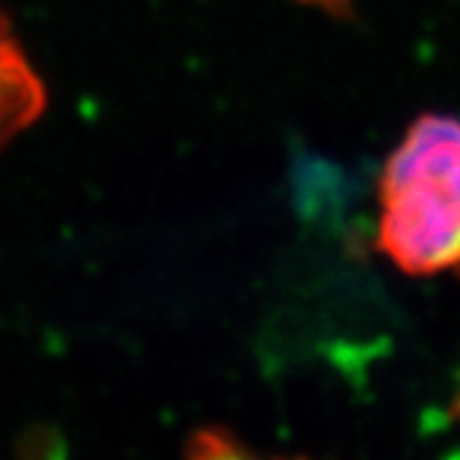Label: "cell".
Returning <instances> with one entry per match:
<instances>
[{
    "label": "cell",
    "mask_w": 460,
    "mask_h": 460,
    "mask_svg": "<svg viewBox=\"0 0 460 460\" xmlns=\"http://www.w3.org/2000/svg\"><path fill=\"white\" fill-rule=\"evenodd\" d=\"M381 253L410 277L460 266V120L425 113L378 181Z\"/></svg>",
    "instance_id": "obj_1"
},
{
    "label": "cell",
    "mask_w": 460,
    "mask_h": 460,
    "mask_svg": "<svg viewBox=\"0 0 460 460\" xmlns=\"http://www.w3.org/2000/svg\"><path fill=\"white\" fill-rule=\"evenodd\" d=\"M44 84L0 13V148L16 133L29 128L44 111Z\"/></svg>",
    "instance_id": "obj_2"
},
{
    "label": "cell",
    "mask_w": 460,
    "mask_h": 460,
    "mask_svg": "<svg viewBox=\"0 0 460 460\" xmlns=\"http://www.w3.org/2000/svg\"><path fill=\"white\" fill-rule=\"evenodd\" d=\"M305 3H320L330 11H345V0H305Z\"/></svg>",
    "instance_id": "obj_4"
},
{
    "label": "cell",
    "mask_w": 460,
    "mask_h": 460,
    "mask_svg": "<svg viewBox=\"0 0 460 460\" xmlns=\"http://www.w3.org/2000/svg\"><path fill=\"white\" fill-rule=\"evenodd\" d=\"M447 417H450V420H460V386H458V392L453 394V402H450Z\"/></svg>",
    "instance_id": "obj_5"
},
{
    "label": "cell",
    "mask_w": 460,
    "mask_h": 460,
    "mask_svg": "<svg viewBox=\"0 0 460 460\" xmlns=\"http://www.w3.org/2000/svg\"><path fill=\"white\" fill-rule=\"evenodd\" d=\"M187 456H192V458H238V456H248V450L238 447L235 438L226 429L202 428L190 438Z\"/></svg>",
    "instance_id": "obj_3"
}]
</instances>
